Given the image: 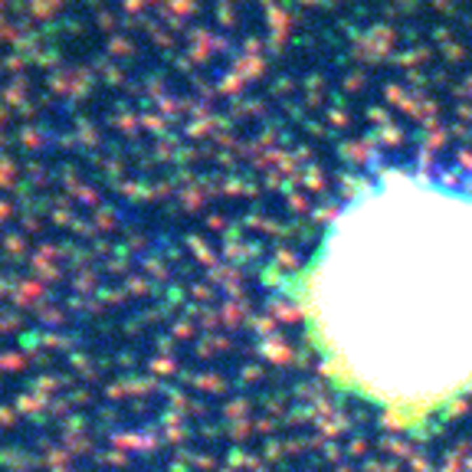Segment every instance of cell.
Listing matches in <instances>:
<instances>
[{"instance_id": "obj_1", "label": "cell", "mask_w": 472, "mask_h": 472, "mask_svg": "<svg viewBox=\"0 0 472 472\" xmlns=\"http://www.w3.org/2000/svg\"><path fill=\"white\" fill-rule=\"evenodd\" d=\"M289 299L338 393L420 433L472 400V187L391 171L325 223Z\"/></svg>"}]
</instances>
